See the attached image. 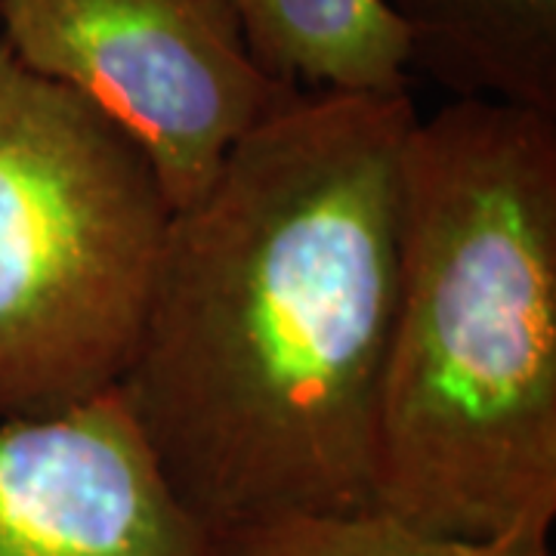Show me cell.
I'll return each instance as SVG.
<instances>
[{"instance_id": "6da1fadb", "label": "cell", "mask_w": 556, "mask_h": 556, "mask_svg": "<svg viewBox=\"0 0 556 556\" xmlns=\"http://www.w3.org/2000/svg\"><path fill=\"white\" fill-rule=\"evenodd\" d=\"M415 121L408 90H298L174 211L115 393L211 535L378 510Z\"/></svg>"}, {"instance_id": "7a4b0ae2", "label": "cell", "mask_w": 556, "mask_h": 556, "mask_svg": "<svg viewBox=\"0 0 556 556\" xmlns=\"http://www.w3.org/2000/svg\"><path fill=\"white\" fill-rule=\"evenodd\" d=\"M375 497L437 535L556 522V115L492 100L417 115Z\"/></svg>"}, {"instance_id": "3957f363", "label": "cell", "mask_w": 556, "mask_h": 556, "mask_svg": "<svg viewBox=\"0 0 556 556\" xmlns=\"http://www.w3.org/2000/svg\"><path fill=\"white\" fill-rule=\"evenodd\" d=\"M170 219L137 139L0 40V420L118 390Z\"/></svg>"}, {"instance_id": "277c9868", "label": "cell", "mask_w": 556, "mask_h": 556, "mask_svg": "<svg viewBox=\"0 0 556 556\" xmlns=\"http://www.w3.org/2000/svg\"><path fill=\"white\" fill-rule=\"evenodd\" d=\"M0 40L137 139L174 211L298 93L254 62L229 0H0Z\"/></svg>"}, {"instance_id": "5b68a950", "label": "cell", "mask_w": 556, "mask_h": 556, "mask_svg": "<svg viewBox=\"0 0 556 556\" xmlns=\"http://www.w3.org/2000/svg\"><path fill=\"white\" fill-rule=\"evenodd\" d=\"M0 556H217L118 393L0 420Z\"/></svg>"}, {"instance_id": "8992f818", "label": "cell", "mask_w": 556, "mask_h": 556, "mask_svg": "<svg viewBox=\"0 0 556 556\" xmlns=\"http://www.w3.org/2000/svg\"><path fill=\"white\" fill-rule=\"evenodd\" d=\"M408 38V68L455 100L556 115V0H383Z\"/></svg>"}, {"instance_id": "52a82bcc", "label": "cell", "mask_w": 556, "mask_h": 556, "mask_svg": "<svg viewBox=\"0 0 556 556\" xmlns=\"http://www.w3.org/2000/svg\"><path fill=\"white\" fill-rule=\"evenodd\" d=\"M229 3L254 62L291 90H408V38L383 0Z\"/></svg>"}, {"instance_id": "ba28073f", "label": "cell", "mask_w": 556, "mask_h": 556, "mask_svg": "<svg viewBox=\"0 0 556 556\" xmlns=\"http://www.w3.org/2000/svg\"><path fill=\"white\" fill-rule=\"evenodd\" d=\"M211 538L217 556H554L547 529L455 538L424 532L383 510L263 519Z\"/></svg>"}]
</instances>
